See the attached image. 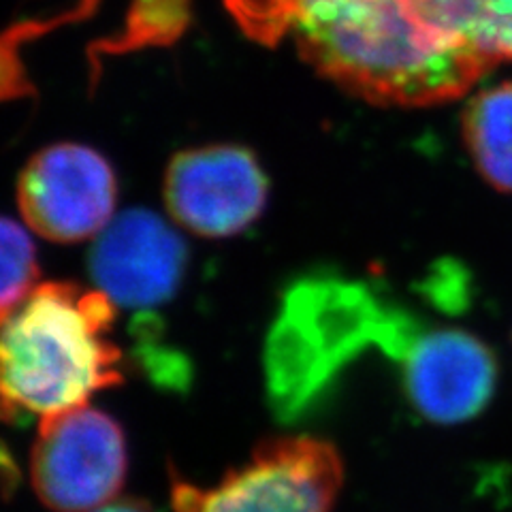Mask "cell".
Masks as SVG:
<instances>
[{
    "instance_id": "6da1fadb",
    "label": "cell",
    "mask_w": 512,
    "mask_h": 512,
    "mask_svg": "<svg viewBox=\"0 0 512 512\" xmlns=\"http://www.w3.org/2000/svg\"><path fill=\"white\" fill-rule=\"evenodd\" d=\"M293 39L310 67L374 105L455 101L495 67L423 22L410 0H348L310 15Z\"/></svg>"
},
{
    "instance_id": "7a4b0ae2",
    "label": "cell",
    "mask_w": 512,
    "mask_h": 512,
    "mask_svg": "<svg viewBox=\"0 0 512 512\" xmlns=\"http://www.w3.org/2000/svg\"><path fill=\"white\" fill-rule=\"evenodd\" d=\"M116 303L99 288L45 282L3 314L5 414H58L122 382Z\"/></svg>"
},
{
    "instance_id": "3957f363",
    "label": "cell",
    "mask_w": 512,
    "mask_h": 512,
    "mask_svg": "<svg viewBox=\"0 0 512 512\" xmlns=\"http://www.w3.org/2000/svg\"><path fill=\"white\" fill-rule=\"evenodd\" d=\"M419 333L402 314H384L357 284L310 280L286 297L271 335L267 365L271 393L291 412L306 402L333 370L367 342L406 357Z\"/></svg>"
},
{
    "instance_id": "277c9868",
    "label": "cell",
    "mask_w": 512,
    "mask_h": 512,
    "mask_svg": "<svg viewBox=\"0 0 512 512\" xmlns=\"http://www.w3.org/2000/svg\"><path fill=\"white\" fill-rule=\"evenodd\" d=\"M344 480L335 446L312 436L261 442L214 487L173 478L175 512H331Z\"/></svg>"
},
{
    "instance_id": "5b68a950",
    "label": "cell",
    "mask_w": 512,
    "mask_h": 512,
    "mask_svg": "<svg viewBox=\"0 0 512 512\" xmlns=\"http://www.w3.org/2000/svg\"><path fill=\"white\" fill-rule=\"evenodd\" d=\"M126 466L124 431L109 414L86 404L41 419L30 478L52 512H94L111 504Z\"/></svg>"
},
{
    "instance_id": "8992f818",
    "label": "cell",
    "mask_w": 512,
    "mask_h": 512,
    "mask_svg": "<svg viewBox=\"0 0 512 512\" xmlns=\"http://www.w3.org/2000/svg\"><path fill=\"white\" fill-rule=\"evenodd\" d=\"M116 173L107 158L82 143H54L20 173L18 203L32 231L60 244L96 237L114 220Z\"/></svg>"
},
{
    "instance_id": "52a82bcc",
    "label": "cell",
    "mask_w": 512,
    "mask_h": 512,
    "mask_svg": "<svg viewBox=\"0 0 512 512\" xmlns=\"http://www.w3.org/2000/svg\"><path fill=\"white\" fill-rule=\"evenodd\" d=\"M267 188L250 150L218 143L175 154L165 173L163 197L184 229L222 239L246 231L263 214Z\"/></svg>"
},
{
    "instance_id": "ba28073f",
    "label": "cell",
    "mask_w": 512,
    "mask_h": 512,
    "mask_svg": "<svg viewBox=\"0 0 512 512\" xmlns=\"http://www.w3.org/2000/svg\"><path fill=\"white\" fill-rule=\"evenodd\" d=\"M186 259V244L163 218L128 210L96 235L88 267L116 306L152 308L178 291Z\"/></svg>"
},
{
    "instance_id": "9c48e42d",
    "label": "cell",
    "mask_w": 512,
    "mask_h": 512,
    "mask_svg": "<svg viewBox=\"0 0 512 512\" xmlns=\"http://www.w3.org/2000/svg\"><path fill=\"white\" fill-rule=\"evenodd\" d=\"M406 393L425 419L455 425L483 412L498 384V361L476 335L436 329L419 335L404 357Z\"/></svg>"
},
{
    "instance_id": "30bf717a",
    "label": "cell",
    "mask_w": 512,
    "mask_h": 512,
    "mask_svg": "<svg viewBox=\"0 0 512 512\" xmlns=\"http://www.w3.org/2000/svg\"><path fill=\"white\" fill-rule=\"evenodd\" d=\"M444 37L498 64L512 60V0H410Z\"/></svg>"
},
{
    "instance_id": "8fae6325",
    "label": "cell",
    "mask_w": 512,
    "mask_h": 512,
    "mask_svg": "<svg viewBox=\"0 0 512 512\" xmlns=\"http://www.w3.org/2000/svg\"><path fill=\"white\" fill-rule=\"evenodd\" d=\"M461 126L478 173L495 190L512 192V82L478 92Z\"/></svg>"
},
{
    "instance_id": "7c38bea8",
    "label": "cell",
    "mask_w": 512,
    "mask_h": 512,
    "mask_svg": "<svg viewBox=\"0 0 512 512\" xmlns=\"http://www.w3.org/2000/svg\"><path fill=\"white\" fill-rule=\"evenodd\" d=\"M348 0H227V9L244 35L263 45H278L310 15Z\"/></svg>"
},
{
    "instance_id": "4fadbf2b",
    "label": "cell",
    "mask_w": 512,
    "mask_h": 512,
    "mask_svg": "<svg viewBox=\"0 0 512 512\" xmlns=\"http://www.w3.org/2000/svg\"><path fill=\"white\" fill-rule=\"evenodd\" d=\"M39 278L37 252L22 224L11 218L3 220V286H0V308L3 314L30 295Z\"/></svg>"
},
{
    "instance_id": "5bb4252c",
    "label": "cell",
    "mask_w": 512,
    "mask_h": 512,
    "mask_svg": "<svg viewBox=\"0 0 512 512\" xmlns=\"http://www.w3.org/2000/svg\"><path fill=\"white\" fill-rule=\"evenodd\" d=\"M94 512H152V510L137 500H114L111 504L94 510Z\"/></svg>"
}]
</instances>
